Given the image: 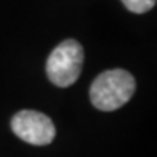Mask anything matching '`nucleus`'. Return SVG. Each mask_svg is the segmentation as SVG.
I'll use <instances>...</instances> for the list:
<instances>
[{
  "label": "nucleus",
  "mask_w": 157,
  "mask_h": 157,
  "mask_svg": "<svg viewBox=\"0 0 157 157\" xmlns=\"http://www.w3.org/2000/svg\"><path fill=\"white\" fill-rule=\"evenodd\" d=\"M136 83L125 69H109L99 74L90 87L91 104L99 111H116L133 96Z\"/></svg>",
  "instance_id": "1"
},
{
  "label": "nucleus",
  "mask_w": 157,
  "mask_h": 157,
  "mask_svg": "<svg viewBox=\"0 0 157 157\" xmlns=\"http://www.w3.org/2000/svg\"><path fill=\"white\" fill-rule=\"evenodd\" d=\"M83 48L77 40H64L50 53L47 59V75L56 87L72 85L82 72Z\"/></svg>",
  "instance_id": "2"
},
{
  "label": "nucleus",
  "mask_w": 157,
  "mask_h": 157,
  "mask_svg": "<svg viewBox=\"0 0 157 157\" xmlns=\"http://www.w3.org/2000/svg\"><path fill=\"white\" fill-rule=\"evenodd\" d=\"M11 128L18 138L34 146H47L55 140L56 128L52 119L39 111L24 109L11 119Z\"/></svg>",
  "instance_id": "3"
},
{
  "label": "nucleus",
  "mask_w": 157,
  "mask_h": 157,
  "mask_svg": "<svg viewBox=\"0 0 157 157\" xmlns=\"http://www.w3.org/2000/svg\"><path fill=\"white\" fill-rule=\"evenodd\" d=\"M127 10L133 13H146L155 5V0H122Z\"/></svg>",
  "instance_id": "4"
}]
</instances>
